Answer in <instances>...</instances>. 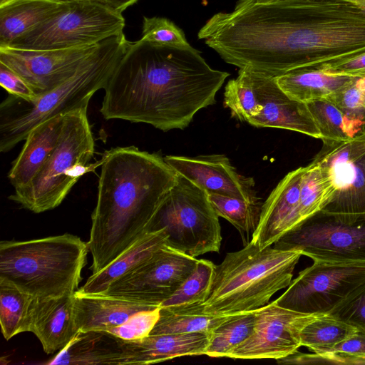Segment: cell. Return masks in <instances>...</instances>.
<instances>
[{"mask_svg":"<svg viewBox=\"0 0 365 365\" xmlns=\"http://www.w3.org/2000/svg\"><path fill=\"white\" fill-rule=\"evenodd\" d=\"M197 37L226 63L276 78L365 53V8L351 0H240L210 17Z\"/></svg>","mask_w":365,"mask_h":365,"instance_id":"1","label":"cell"},{"mask_svg":"<svg viewBox=\"0 0 365 365\" xmlns=\"http://www.w3.org/2000/svg\"><path fill=\"white\" fill-rule=\"evenodd\" d=\"M229 75L212 68L190 44L130 41L103 88L100 112L106 120L146 123L165 132L184 129L199 110L215 103Z\"/></svg>","mask_w":365,"mask_h":365,"instance_id":"2","label":"cell"},{"mask_svg":"<svg viewBox=\"0 0 365 365\" xmlns=\"http://www.w3.org/2000/svg\"><path fill=\"white\" fill-rule=\"evenodd\" d=\"M88 247L96 274L143 235L175 185L178 173L165 158L131 145L104 153Z\"/></svg>","mask_w":365,"mask_h":365,"instance_id":"3","label":"cell"},{"mask_svg":"<svg viewBox=\"0 0 365 365\" xmlns=\"http://www.w3.org/2000/svg\"><path fill=\"white\" fill-rule=\"evenodd\" d=\"M129 42L124 32L103 40L72 76L32 102L9 94L0 105V151L9 152L42 122L88 106L104 88Z\"/></svg>","mask_w":365,"mask_h":365,"instance_id":"4","label":"cell"},{"mask_svg":"<svg viewBox=\"0 0 365 365\" xmlns=\"http://www.w3.org/2000/svg\"><path fill=\"white\" fill-rule=\"evenodd\" d=\"M302 256L297 250L260 249L251 242L227 253L215 265L211 290L203 303L205 312L230 315L267 305L276 292L289 285Z\"/></svg>","mask_w":365,"mask_h":365,"instance_id":"5","label":"cell"},{"mask_svg":"<svg viewBox=\"0 0 365 365\" xmlns=\"http://www.w3.org/2000/svg\"><path fill=\"white\" fill-rule=\"evenodd\" d=\"M88 244L63 234L0 242V278L35 297L71 295L81 281Z\"/></svg>","mask_w":365,"mask_h":365,"instance_id":"6","label":"cell"},{"mask_svg":"<svg viewBox=\"0 0 365 365\" xmlns=\"http://www.w3.org/2000/svg\"><path fill=\"white\" fill-rule=\"evenodd\" d=\"M88 106L64 115L57 144L30 185L9 198L25 209L41 213L58 207L80 178L91 171L95 143L87 115Z\"/></svg>","mask_w":365,"mask_h":365,"instance_id":"7","label":"cell"},{"mask_svg":"<svg viewBox=\"0 0 365 365\" xmlns=\"http://www.w3.org/2000/svg\"><path fill=\"white\" fill-rule=\"evenodd\" d=\"M162 228L168 234V245L192 257L218 252L220 249L219 216L207 192L178 174L149 231Z\"/></svg>","mask_w":365,"mask_h":365,"instance_id":"8","label":"cell"},{"mask_svg":"<svg viewBox=\"0 0 365 365\" xmlns=\"http://www.w3.org/2000/svg\"><path fill=\"white\" fill-rule=\"evenodd\" d=\"M125 20L110 5L73 1L63 11L8 46L27 50L62 49L96 45L123 33Z\"/></svg>","mask_w":365,"mask_h":365,"instance_id":"9","label":"cell"},{"mask_svg":"<svg viewBox=\"0 0 365 365\" xmlns=\"http://www.w3.org/2000/svg\"><path fill=\"white\" fill-rule=\"evenodd\" d=\"M365 288V262L314 261L274 302L307 314H330Z\"/></svg>","mask_w":365,"mask_h":365,"instance_id":"10","label":"cell"},{"mask_svg":"<svg viewBox=\"0 0 365 365\" xmlns=\"http://www.w3.org/2000/svg\"><path fill=\"white\" fill-rule=\"evenodd\" d=\"M273 245L299 250L313 261L365 262V217L349 220L320 210Z\"/></svg>","mask_w":365,"mask_h":365,"instance_id":"11","label":"cell"},{"mask_svg":"<svg viewBox=\"0 0 365 365\" xmlns=\"http://www.w3.org/2000/svg\"><path fill=\"white\" fill-rule=\"evenodd\" d=\"M322 142L312 162L328 175L334 192L322 210L349 220L365 217V133Z\"/></svg>","mask_w":365,"mask_h":365,"instance_id":"12","label":"cell"},{"mask_svg":"<svg viewBox=\"0 0 365 365\" xmlns=\"http://www.w3.org/2000/svg\"><path fill=\"white\" fill-rule=\"evenodd\" d=\"M197 261L196 257L165 244L101 294L160 307L191 274Z\"/></svg>","mask_w":365,"mask_h":365,"instance_id":"13","label":"cell"},{"mask_svg":"<svg viewBox=\"0 0 365 365\" xmlns=\"http://www.w3.org/2000/svg\"><path fill=\"white\" fill-rule=\"evenodd\" d=\"M251 335L227 356L234 359H278L298 351L304 327L322 314L282 307L274 301L256 310Z\"/></svg>","mask_w":365,"mask_h":365,"instance_id":"14","label":"cell"},{"mask_svg":"<svg viewBox=\"0 0 365 365\" xmlns=\"http://www.w3.org/2000/svg\"><path fill=\"white\" fill-rule=\"evenodd\" d=\"M99 43L48 50L1 46L0 62L23 78L39 98L72 76Z\"/></svg>","mask_w":365,"mask_h":365,"instance_id":"15","label":"cell"},{"mask_svg":"<svg viewBox=\"0 0 365 365\" xmlns=\"http://www.w3.org/2000/svg\"><path fill=\"white\" fill-rule=\"evenodd\" d=\"M168 165L207 193L258 201L255 181L237 173L225 155L213 154L196 157L168 155Z\"/></svg>","mask_w":365,"mask_h":365,"instance_id":"16","label":"cell"},{"mask_svg":"<svg viewBox=\"0 0 365 365\" xmlns=\"http://www.w3.org/2000/svg\"><path fill=\"white\" fill-rule=\"evenodd\" d=\"M250 70L260 113L248 123L255 128L289 130L321 139L320 132L305 103L287 94L274 77Z\"/></svg>","mask_w":365,"mask_h":365,"instance_id":"17","label":"cell"},{"mask_svg":"<svg viewBox=\"0 0 365 365\" xmlns=\"http://www.w3.org/2000/svg\"><path fill=\"white\" fill-rule=\"evenodd\" d=\"M304 167L287 173L262 205L259 220L250 242L260 249L273 245L301 223L300 187Z\"/></svg>","mask_w":365,"mask_h":365,"instance_id":"18","label":"cell"},{"mask_svg":"<svg viewBox=\"0 0 365 365\" xmlns=\"http://www.w3.org/2000/svg\"><path fill=\"white\" fill-rule=\"evenodd\" d=\"M78 331L73 294L34 298L29 332L36 336L46 354L64 349Z\"/></svg>","mask_w":365,"mask_h":365,"instance_id":"19","label":"cell"},{"mask_svg":"<svg viewBox=\"0 0 365 365\" xmlns=\"http://www.w3.org/2000/svg\"><path fill=\"white\" fill-rule=\"evenodd\" d=\"M210 336L199 332L150 334L138 340H125L121 365H145L180 356L205 355Z\"/></svg>","mask_w":365,"mask_h":365,"instance_id":"20","label":"cell"},{"mask_svg":"<svg viewBox=\"0 0 365 365\" xmlns=\"http://www.w3.org/2000/svg\"><path fill=\"white\" fill-rule=\"evenodd\" d=\"M64 115H58L42 122L26 136L8 174L15 192L22 191L30 185L54 150L61 135Z\"/></svg>","mask_w":365,"mask_h":365,"instance_id":"21","label":"cell"},{"mask_svg":"<svg viewBox=\"0 0 365 365\" xmlns=\"http://www.w3.org/2000/svg\"><path fill=\"white\" fill-rule=\"evenodd\" d=\"M73 298L78 331H108L123 324L137 312L159 307L104 294H83L78 291Z\"/></svg>","mask_w":365,"mask_h":365,"instance_id":"22","label":"cell"},{"mask_svg":"<svg viewBox=\"0 0 365 365\" xmlns=\"http://www.w3.org/2000/svg\"><path fill=\"white\" fill-rule=\"evenodd\" d=\"M125 340L98 330L79 331L46 364L121 365Z\"/></svg>","mask_w":365,"mask_h":365,"instance_id":"23","label":"cell"},{"mask_svg":"<svg viewBox=\"0 0 365 365\" xmlns=\"http://www.w3.org/2000/svg\"><path fill=\"white\" fill-rule=\"evenodd\" d=\"M165 229L146 232L133 245L124 251L100 272L92 274L77 291L83 294H101L110 284L140 266L167 242Z\"/></svg>","mask_w":365,"mask_h":365,"instance_id":"24","label":"cell"},{"mask_svg":"<svg viewBox=\"0 0 365 365\" xmlns=\"http://www.w3.org/2000/svg\"><path fill=\"white\" fill-rule=\"evenodd\" d=\"M70 3L53 0H16L0 7V47L8 46L65 9Z\"/></svg>","mask_w":365,"mask_h":365,"instance_id":"25","label":"cell"},{"mask_svg":"<svg viewBox=\"0 0 365 365\" xmlns=\"http://www.w3.org/2000/svg\"><path fill=\"white\" fill-rule=\"evenodd\" d=\"M354 76L329 73L322 70L298 68L275 78L290 97L303 102L329 99L345 87Z\"/></svg>","mask_w":365,"mask_h":365,"instance_id":"26","label":"cell"},{"mask_svg":"<svg viewBox=\"0 0 365 365\" xmlns=\"http://www.w3.org/2000/svg\"><path fill=\"white\" fill-rule=\"evenodd\" d=\"M228 316L205 312L203 303L160 307V317L150 334L197 332L210 334Z\"/></svg>","mask_w":365,"mask_h":365,"instance_id":"27","label":"cell"},{"mask_svg":"<svg viewBox=\"0 0 365 365\" xmlns=\"http://www.w3.org/2000/svg\"><path fill=\"white\" fill-rule=\"evenodd\" d=\"M34 298L13 283L0 278V324L5 339L29 331Z\"/></svg>","mask_w":365,"mask_h":365,"instance_id":"28","label":"cell"},{"mask_svg":"<svg viewBox=\"0 0 365 365\" xmlns=\"http://www.w3.org/2000/svg\"><path fill=\"white\" fill-rule=\"evenodd\" d=\"M356 331L354 327L330 314H322L302 329L301 345L318 355H328L338 344Z\"/></svg>","mask_w":365,"mask_h":365,"instance_id":"29","label":"cell"},{"mask_svg":"<svg viewBox=\"0 0 365 365\" xmlns=\"http://www.w3.org/2000/svg\"><path fill=\"white\" fill-rule=\"evenodd\" d=\"M255 322V311L229 315L211 332L205 355L214 358L227 357L233 349L251 335Z\"/></svg>","mask_w":365,"mask_h":365,"instance_id":"30","label":"cell"},{"mask_svg":"<svg viewBox=\"0 0 365 365\" xmlns=\"http://www.w3.org/2000/svg\"><path fill=\"white\" fill-rule=\"evenodd\" d=\"M334 192L328 175L316 163L304 167L300 187L299 214L301 223L322 210Z\"/></svg>","mask_w":365,"mask_h":365,"instance_id":"31","label":"cell"},{"mask_svg":"<svg viewBox=\"0 0 365 365\" xmlns=\"http://www.w3.org/2000/svg\"><path fill=\"white\" fill-rule=\"evenodd\" d=\"M208 199L219 217L230 222L241 233L248 237L255 230L260 217L259 200L250 201L217 193H207Z\"/></svg>","mask_w":365,"mask_h":365,"instance_id":"32","label":"cell"},{"mask_svg":"<svg viewBox=\"0 0 365 365\" xmlns=\"http://www.w3.org/2000/svg\"><path fill=\"white\" fill-rule=\"evenodd\" d=\"M224 105L233 117L247 123L260 113L262 106L257 99L249 68H240L237 77L227 82Z\"/></svg>","mask_w":365,"mask_h":365,"instance_id":"33","label":"cell"},{"mask_svg":"<svg viewBox=\"0 0 365 365\" xmlns=\"http://www.w3.org/2000/svg\"><path fill=\"white\" fill-rule=\"evenodd\" d=\"M215 264L207 259H197L191 274L160 307H175L204 303L210 292Z\"/></svg>","mask_w":365,"mask_h":365,"instance_id":"34","label":"cell"},{"mask_svg":"<svg viewBox=\"0 0 365 365\" xmlns=\"http://www.w3.org/2000/svg\"><path fill=\"white\" fill-rule=\"evenodd\" d=\"M320 132L322 140L344 141L357 136L342 112L329 100L306 103Z\"/></svg>","mask_w":365,"mask_h":365,"instance_id":"35","label":"cell"},{"mask_svg":"<svg viewBox=\"0 0 365 365\" xmlns=\"http://www.w3.org/2000/svg\"><path fill=\"white\" fill-rule=\"evenodd\" d=\"M328 100L342 112L356 135L365 133V76H354Z\"/></svg>","mask_w":365,"mask_h":365,"instance_id":"36","label":"cell"},{"mask_svg":"<svg viewBox=\"0 0 365 365\" xmlns=\"http://www.w3.org/2000/svg\"><path fill=\"white\" fill-rule=\"evenodd\" d=\"M140 38L159 45L189 44L182 30L172 21L163 17L144 16Z\"/></svg>","mask_w":365,"mask_h":365,"instance_id":"37","label":"cell"},{"mask_svg":"<svg viewBox=\"0 0 365 365\" xmlns=\"http://www.w3.org/2000/svg\"><path fill=\"white\" fill-rule=\"evenodd\" d=\"M160 312V307L140 311L108 332L126 341L143 339L150 335L158 321Z\"/></svg>","mask_w":365,"mask_h":365,"instance_id":"38","label":"cell"},{"mask_svg":"<svg viewBox=\"0 0 365 365\" xmlns=\"http://www.w3.org/2000/svg\"><path fill=\"white\" fill-rule=\"evenodd\" d=\"M334 364H363L365 359V333L356 331L354 334L338 344L333 349Z\"/></svg>","mask_w":365,"mask_h":365,"instance_id":"39","label":"cell"},{"mask_svg":"<svg viewBox=\"0 0 365 365\" xmlns=\"http://www.w3.org/2000/svg\"><path fill=\"white\" fill-rule=\"evenodd\" d=\"M328 314L365 333V288Z\"/></svg>","mask_w":365,"mask_h":365,"instance_id":"40","label":"cell"},{"mask_svg":"<svg viewBox=\"0 0 365 365\" xmlns=\"http://www.w3.org/2000/svg\"><path fill=\"white\" fill-rule=\"evenodd\" d=\"M0 85L9 95L32 102L38 96L17 73L0 62Z\"/></svg>","mask_w":365,"mask_h":365,"instance_id":"41","label":"cell"},{"mask_svg":"<svg viewBox=\"0 0 365 365\" xmlns=\"http://www.w3.org/2000/svg\"><path fill=\"white\" fill-rule=\"evenodd\" d=\"M320 70L333 74L365 76V53L344 61L327 65Z\"/></svg>","mask_w":365,"mask_h":365,"instance_id":"42","label":"cell"},{"mask_svg":"<svg viewBox=\"0 0 365 365\" xmlns=\"http://www.w3.org/2000/svg\"><path fill=\"white\" fill-rule=\"evenodd\" d=\"M139 0H110L111 6L123 13L126 9L137 3Z\"/></svg>","mask_w":365,"mask_h":365,"instance_id":"43","label":"cell"},{"mask_svg":"<svg viewBox=\"0 0 365 365\" xmlns=\"http://www.w3.org/2000/svg\"><path fill=\"white\" fill-rule=\"evenodd\" d=\"M252 1L257 4H272L289 0H251Z\"/></svg>","mask_w":365,"mask_h":365,"instance_id":"44","label":"cell"},{"mask_svg":"<svg viewBox=\"0 0 365 365\" xmlns=\"http://www.w3.org/2000/svg\"><path fill=\"white\" fill-rule=\"evenodd\" d=\"M53 1H61V2H73V1H80V0H53ZM92 1H100V2H102V3H104V4L111 6L110 0H92Z\"/></svg>","mask_w":365,"mask_h":365,"instance_id":"45","label":"cell"},{"mask_svg":"<svg viewBox=\"0 0 365 365\" xmlns=\"http://www.w3.org/2000/svg\"><path fill=\"white\" fill-rule=\"evenodd\" d=\"M16 0H0V7L6 6Z\"/></svg>","mask_w":365,"mask_h":365,"instance_id":"46","label":"cell"},{"mask_svg":"<svg viewBox=\"0 0 365 365\" xmlns=\"http://www.w3.org/2000/svg\"><path fill=\"white\" fill-rule=\"evenodd\" d=\"M356 1V3L365 6V0H352Z\"/></svg>","mask_w":365,"mask_h":365,"instance_id":"47","label":"cell"},{"mask_svg":"<svg viewBox=\"0 0 365 365\" xmlns=\"http://www.w3.org/2000/svg\"><path fill=\"white\" fill-rule=\"evenodd\" d=\"M364 364H365V360H364Z\"/></svg>","mask_w":365,"mask_h":365,"instance_id":"48","label":"cell"},{"mask_svg":"<svg viewBox=\"0 0 365 365\" xmlns=\"http://www.w3.org/2000/svg\"><path fill=\"white\" fill-rule=\"evenodd\" d=\"M111 3V2H110Z\"/></svg>","mask_w":365,"mask_h":365,"instance_id":"49","label":"cell"}]
</instances>
